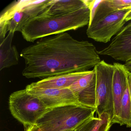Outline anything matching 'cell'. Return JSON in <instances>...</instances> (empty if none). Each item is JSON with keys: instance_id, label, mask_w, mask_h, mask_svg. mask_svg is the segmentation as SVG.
<instances>
[{"instance_id": "6da1fadb", "label": "cell", "mask_w": 131, "mask_h": 131, "mask_svg": "<svg viewBox=\"0 0 131 131\" xmlns=\"http://www.w3.org/2000/svg\"><path fill=\"white\" fill-rule=\"evenodd\" d=\"M99 55L92 43L79 41L68 33L47 37L21 51L25 62L22 75L42 80L86 72L101 61Z\"/></svg>"}, {"instance_id": "7a4b0ae2", "label": "cell", "mask_w": 131, "mask_h": 131, "mask_svg": "<svg viewBox=\"0 0 131 131\" xmlns=\"http://www.w3.org/2000/svg\"><path fill=\"white\" fill-rule=\"evenodd\" d=\"M90 15V10L86 6L60 16L38 15L29 20L20 32L26 41L33 42L41 38L76 30L89 25Z\"/></svg>"}, {"instance_id": "3957f363", "label": "cell", "mask_w": 131, "mask_h": 131, "mask_svg": "<svg viewBox=\"0 0 131 131\" xmlns=\"http://www.w3.org/2000/svg\"><path fill=\"white\" fill-rule=\"evenodd\" d=\"M96 109L79 103L48 110L36 125L41 131H72L94 117Z\"/></svg>"}, {"instance_id": "277c9868", "label": "cell", "mask_w": 131, "mask_h": 131, "mask_svg": "<svg viewBox=\"0 0 131 131\" xmlns=\"http://www.w3.org/2000/svg\"><path fill=\"white\" fill-rule=\"evenodd\" d=\"M49 0H21L7 6L0 16V42L8 32H21L31 19L37 16L46 7Z\"/></svg>"}, {"instance_id": "5b68a950", "label": "cell", "mask_w": 131, "mask_h": 131, "mask_svg": "<svg viewBox=\"0 0 131 131\" xmlns=\"http://www.w3.org/2000/svg\"><path fill=\"white\" fill-rule=\"evenodd\" d=\"M131 9L112 11L103 3L100 4L94 17L88 25L86 34L96 42L106 43L119 32L125 24V17Z\"/></svg>"}, {"instance_id": "8992f818", "label": "cell", "mask_w": 131, "mask_h": 131, "mask_svg": "<svg viewBox=\"0 0 131 131\" xmlns=\"http://www.w3.org/2000/svg\"><path fill=\"white\" fill-rule=\"evenodd\" d=\"M9 105L12 115L24 127L36 125L48 110L38 97L28 93L26 89L11 93Z\"/></svg>"}, {"instance_id": "52a82bcc", "label": "cell", "mask_w": 131, "mask_h": 131, "mask_svg": "<svg viewBox=\"0 0 131 131\" xmlns=\"http://www.w3.org/2000/svg\"><path fill=\"white\" fill-rule=\"evenodd\" d=\"M94 69L96 74V112L99 118L103 113L108 114L111 122L114 113L113 79L115 67L103 60Z\"/></svg>"}, {"instance_id": "ba28073f", "label": "cell", "mask_w": 131, "mask_h": 131, "mask_svg": "<svg viewBox=\"0 0 131 131\" xmlns=\"http://www.w3.org/2000/svg\"><path fill=\"white\" fill-rule=\"evenodd\" d=\"M25 89L29 93L38 97L48 110L64 105L79 103L76 97L69 88L43 89L30 84Z\"/></svg>"}, {"instance_id": "9c48e42d", "label": "cell", "mask_w": 131, "mask_h": 131, "mask_svg": "<svg viewBox=\"0 0 131 131\" xmlns=\"http://www.w3.org/2000/svg\"><path fill=\"white\" fill-rule=\"evenodd\" d=\"M97 53L125 63L131 60V22L123 27L107 47Z\"/></svg>"}, {"instance_id": "30bf717a", "label": "cell", "mask_w": 131, "mask_h": 131, "mask_svg": "<svg viewBox=\"0 0 131 131\" xmlns=\"http://www.w3.org/2000/svg\"><path fill=\"white\" fill-rule=\"evenodd\" d=\"M69 89L76 97L79 104L96 109V74L94 69L75 81Z\"/></svg>"}, {"instance_id": "8fae6325", "label": "cell", "mask_w": 131, "mask_h": 131, "mask_svg": "<svg viewBox=\"0 0 131 131\" xmlns=\"http://www.w3.org/2000/svg\"><path fill=\"white\" fill-rule=\"evenodd\" d=\"M113 65L115 69L113 79L114 113L111 122L112 125L117 123L122 99L128 85L127 77L123 65L118 63H114Z\"/></svg>"}, {"instance_id": "7c38bea8", "label": "cell", "mask_w": 131, "mask_h": 131, "mask_svg": "<svg viewBox=\"0 0 131 131\" xmlns=\"http://www.w3.org/2000/svg\"><path fill=\"white\" fill-rule=\"evenodd\" d=\"M87 6L83 0H49L44 10L39 15L58 17L71 13Z\"/></svg>"}, {"instance_id": "4fadbf2b", "label": "cell", "mask_w": 131, "mask_h": 131, "mask_svg": "<svg viewBox=\"0 0 131 131\" xmlns=\"http://www.w3.org/2000/svg\"><path fill=\"white\" fill-rule=\"evenodd\" d=\"M90 71L72 73L53 77L31 84L36 87L43 89H67L80 78L89 73Z\"/></svg>"}, {"instance_id": "5bb4252c", "label": "cell", "mask_w": 131, "mask_h": 131, "mask_svg": "<svg viewBox=\"0 0 131 131\" xmlns=\"http://www.w3.org/2000/svg\"><path fill=\"white\" fill-rule=\"evenodd\" d=\"M14 33L9 32L3 41L0 42V70L17 65L19 53L15 46L12 45Z\"/></svg>"}, {"instance_id": "9a60e30c", "label": "cell", "mask_w": 131, "mask_h": 131, "mask_svg": "<svg viewBox=\"0 0 131 131\" xmlns=\"http://www.w3.org/2000/svg\"><path fill=\"white\" fill-rule=\"evenodd\" d=\"M117 123L120 126L131 127V101L128 85L121 102Z\"/></svg>"}, {"instance_id": "2e32d148", "label": "cell", "mask_w": 131, "mask_h": 131, "mask_svg": "<svg viewBox=\"0 0 131 131\" xmlns=\"http://www.w3.org/2000/svg\"><path fill=\"white\" fill-rule=\"evenodd\" d=\"M103 3L112 11L131 9V0H103Z\"/></svg>"}, {"instance_id": "e0dca14e", "label": "cell", "mask_w": 131, "mask_h": 131, "mask_svg": "<svg viewBox=\"0 0 131 131\" xmlns=\"http://www.w3.org/2000/svg\"><path fill=\"white\" fill-rule=\"evenodd\" d=\"M100 119L99 117H92L77 127L75 131H93Z\"/></svg>"}, {"instance_id": "ac0fdd59", "label": "cell", "mask_w": 131, "mask_h": 131, "mask_svg": "<svg viewBox=\"0 0 131 131\" xmlns=\"http://www.w3.org/2000/svg\"><path fill=\"white\" fill-rule=\"evenodd\" d=\"M100 118V121L93 131H109L112 125L109 115L107 113H103Z\"/></svg>"}, {"instance_id": "d6986e66", "label": "cell", "mask_w": 131, "mask_h": 131, "mask_svg": "<svg viewBox=\"0 0 131 131\" xmlns=\"http://www.w3.org/2000/svg\"><path fill=\"white\" fill-rule=\"evenodd\" d=\"M86 6L89 7L90 10V23L93 19L95 16L96 11L99 7V5L101 3L102 0L95 1V0H83Z\"/></svg>"}, {"instance_id": "ffe728a7", "label": "cell", "mask_w": 131, "mask_h": 131, "mask_svg": "<svg viewBox=\"0 0 131 131\" xmlns=\"http://www.w3.org/2000/svg\"><path fill=\"white\" fill-rule=\"evenodd\" d=\"M125 70L126 73V77H127V80H128L129 96H130V99H131V72L127 71L125 69Z\"/></svg>"}, {"instance_id": "44dd1931", "label": "cell", "mask_w": 131, "mask_h": 131, "mask_svg": "<svg viewBox=\"0 0 131 131\" xmlns=\"http://www.w3.org/2000/svg\"><path fill=\"white\" fill-rule=\"evenodd\" d=\"M25 131H41L39 128L36 125L24 127Z\"/></svg>"}, {"instance_id": "7402d4cb", "label": "cell", "mask_w": 131, "mask_h": 131, "mask_svg": "<svg viewBox=\"0 0 131 131\" xmlns=\"http://www.w3.org/2000/svg\"><path fill=\"white\" fill-rule=\"evenodd\" d=\"M123 66L126 70L131 72V60L126 62L123 65Z\"/></svg>"}, {"instance_id": "603a6c76", "label": "cell", "mask_w": 131, "mask_h": 131, "mask_svg": "<svg viewBox=\"0 0 131 131\" xmlns=\"http://www.w3.org/2000/svg\"><path fill=\"white\" fill-rule=\"evenodd\" d=\"M131 20V10L126 14L125 17V21L126 22H128Z\"/></svg>"}, {"instance_id": "cb8c5ba5", "label": "cell", "mask_w": 131, "mask_h": 131, "mask_svg": "<svg viewBox=\"0 0 131 131\" xmlns=\"http://www.w3.org/2000/svg\"><path fill=\"white\" fill-rule=\"evenodd\" d=\"M74 131V130H73V131Z\"/></svg>"}]
</instances>
